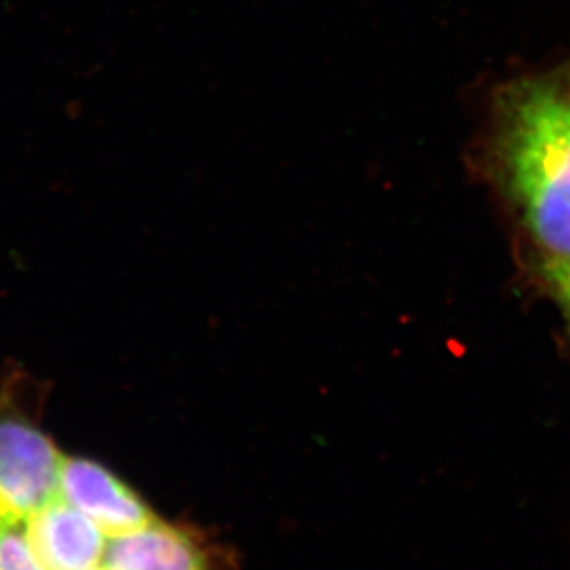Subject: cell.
Masks as SVG:
<instances>
[{"label": "cell", "mask_w": 570, "mask_h": 570, "mask_svg": "<svg viewBox=\"0 0 570 570\" xmlns=\"http://www.w3.org/2000/svg\"><path fill=\"white\" fill-rule=\"evenodd\" d=\"M483 164L543 262L570 264V66L497 89Z\"/></svg>", "instance_id": "cell-1"}, {"label": "cell", "mask_w": 570, "mask_h": 570, "mask_svg": "<svg viewBox=\"0 0 570 570\" xmlns=\"http://www.w3.org/2000/svg\"><path fill=\"white\" fill-rule=\"evenodd\" d=\"M63 455L21 413L0 410V519L24 522L60 491Z\"/></svg>", "instance_id": "cell-2"}, {"label": "cell", "mask_w": 570, "mask_h": 570, "mask_svg": "<svg viewBox=\"0 0 570 570\" xmlns=\"http://www.w3.org/2000/svg\"><path fill=\"white\" fill-rule=\"evenodd\" d=\"M58 497L82 511L110 539L158 521L134 489L105 466L82 458L63 455Z\"/></svg>", "instance_id": "cell-3"}, {"label": "cell", "mask_w": 570, "mask_h": 570, "mask_svg": "<svg viewBox=\"0 0 570 570\" xmlns=\"http://www.w3.org/2000/svg\"><path fill=\"white\" fill-rule=\"evenodd\" d=\"M33 554L47 570L100 567L110 538L82 511L56 497L24 522Z\"/></svg>", "instance_id": "cell-4"}, {"label": "cell", "mask_w": 570, "mask_h": 570, "mask_svg": "<svg viewBox=\"0 0 570 570\" xmlns=\"http://www.w3.org/2000/svg\"><path fill=\"white\" fill-rule=\"evenodd\" d=\"M100 570H214V566L195 535L158 519L138 532L111 538Z\"/></svg>", "instance_id": "cell-5"}, {"label": "cell", "mask_w": 570, "mask_h": 570, "mask_svg": "<svg viewBox=\"0 0 570 570\" xmlns=\"http://www.w3.org/2000/svg\"><path fill=\"white\" fill-rule=\"evenodd\" d=\"M0 570H47L33 554L21 522L0 519Z\"/></svg>", "instance_id": "cell-6"}, {"label": "cell", "mask_w": 570, "mask_h": 570, "mask_svg": "<svg viewBox=\"0 0 570 570\" xmlns=\"http://www.w3.org/2000/svg\"><path fill=\"white\" fill-rule=\"evenodd\" d=\"M541 269L550 287H570V264L567 262H543Z\"/></svg>", "instance_id": "cell-7"}, {"label": "cell", "mask_w": 570, "mask_h": 570, "mask_svg": "<svg viewBox=\"0 0 570 570\" xmlns=\"http://www.w3.org/2000/svg\"><path fill=\"white\" fill-rule=\"evenodd\" d=\"M552 296L560 302L561 309L566 313L567 321L570 324V287H550Z\"/></svg>", "instance_id": "cell-8"}, {"label": "cell", "mask_w": 570, "mask_h": 570, "mask_svg": "<svg viewBox=\"0 0 570 570\" xmlns=\"http://www.w3.org/2000/svg\"><path fill=\"white\" fill-rule=\"evenodd\" d=\"M91 570H100V567H97V569H91Z\"/></svg>", "instance_id": "cell-9"}]
</instances>
